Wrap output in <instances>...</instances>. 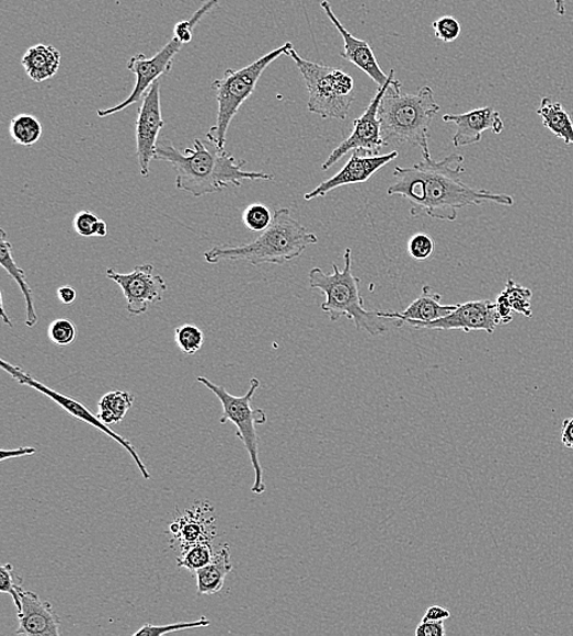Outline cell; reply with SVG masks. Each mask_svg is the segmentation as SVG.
Returning <instances> with one entry per match:
<instances>
[{
	"label": "cell",
	"instance_id": "6da1fadb",
	"mask_svg": "<svg viewBox=\"0 0 573 636\" xmlns=\"http://www.w3.org/2000/svg\"><path fill=\"white\" fill-rule=\"evenodd\" d=\"M422 161L415 166L397 167L396 182L388 189V195H399L410 204V214L417 217L426 214L431 218L454 222L465 207L493 203L512 207L514 198L506 194H494L490 190L474 189L462 182L465 158L452 154L434 161L429 146L422 148Z\"/></svg>",
	"mask_w": 573,
	"mask_h": 636
},
{
	"label": "cell",
	"instance_id": "7a4b0ae2",
	"mask_svg": "<svg viewBox=\"0 0 573 636\" xmlns=\"http://www.w3.org/2000/svg\"><path fill=\"white\" fill-rule=\"evenodd\" d=\"M156 161L171 164L176 173L175 188L202 197L230 186L241 188L245 180H273L263 172L243 171L247 161H239L210 141L195 139L193 147L180 151L172 141H158Z\"/></svg>",
	"mask_w": 573,
	"mask_h": 636
},
{
	"label": "cell",
	"instance_id": "3957f363",
	"mask_svg": "<svg viewBox=\"0 0 573 636\" xmlns=\"http://www.w3.org/2000/svg\"><path fill=\"white\" fill-rule=\"evenodd\" d=\"M317 242V236L294 219L288 208H280L274 212L272 225L256 240L245 246L211 248L205 252V260L210 264L222 261H247L253 266L284 264L300 258Z\"/></svg>",
	"mask_w": 573,
	"mask_h": 636
},
{
	"label": "cell",
	"instance_id": "277c9868",
	"mask_svg": "<svg viewBox=\"0 0 573 636\" xmlns=\"http://www.w3.org/2000/svg\"><path fill=\"white\" fill-rule=\"evenodd\" d=\"M391 79L383 100H381L378 116L381 125V136L386 145L409 144L412 146H429L431 123L440 111V105L434 100L429 87L421 88L416 93H401V82L391 69Z\"/></svg>",
	"mask_w": 573,
	"mask_h": 636
},
{
	"label": "cell",
	"instance_id": "5b68a950",
	"mask_svg": "<svg viewBox=\"0 0 573 636\" xmlns=\"http://www.w3.org/2000/svg\"><path fill=\"white\" fill-rule=\"evenodd\" d=\"M352 253V249L345 250L344 270L339 269L335 263L333 273L312 269L309 273L311 288L320 291L325 296L321 307L332 322L346 316L357 331L367 332L373 337L385 334L388 332L385 318L379 317L378 311H368L364 307V298L359 292L360 280L353 273Z\"/></svg>",
	"mask_w": 573,
	"mask_h": 636
},
{
	"label": "cell",
	"instance_id": "8992f818",
	"mask_svg": "<svg viewBox=\"0 0 573 636\" xmlns=\"http://www.w3.org/2000/svg\"><path fill=\"white\" fill-rule=\"evenodd\" d=\"M293 47L291 42H286L285 45L251 63L250 66L239 70L228 69L225 77L211 82L210 88L215 91L218 102V115L216 124L206 135L208 141L215 144L220 150H226L229 126L242 104L256 90L262 73L273 61L288 55Z\"/></svg>",
	"mask_w": 573,
	"mask_h": 636
},
{
	"label": "cell",
	"instance_id": "52a82bcc",
	"mask_svg": "<svg viewBox=\"0 0 573 636\" xmlns=\"http://www.w3.org/2000/svg\"><path fill=\"white\" fill-rule=\"evenodd\" d=\"M309 90L307 107L324 120L345 121L355 101V81L345 71L303 59L293 47L288 55Z\"/></svg>",
	"mask_w": 573,
	"mask_h": 636
},
{
	"label": "cell",
	"instance_id": "ba28073f",
	"mask_svg": "<svg viewBox=\"0 0 573 636\" xmlns=\"http://www.w3.org/2000/svg\"><path fill=\"white\" fill-rule=\"evenodd\" d=\"M199 384L206 386L218 397L222 407L221 425L232 422L238 428L237 436L242 441L250 455L254 470V482L251 491L254 495L265 492L263 469L259 457V436L256 425H264L268 421L267 413L262 409H252L251 402L260 388V379L252 378L250 389L245 396L236 397L229 394L226 387L218 386L207 377H197Z\"/></svg>",
	"mask_w": 573,
	"mask_h": 636
},
{
	"label": "cell",
	"instance_id": "9c48e42d",
	"mask_svg": "<svg viewBox=\"0 0 573 636\" xmlns=\"http://www.w3.org/2000/svg\"><path fill=\"white\" fill-rule=\"evenodd\" d=\"M0 366L5 371L7 374L12 376L18 384L21 386H27L30 388H34L39 391L41 395H44L56 402L60 408L66 410L70 413L71 417L88 423V425L98 429L99 431L107 434L113 441L118 442L123 448H125L131 455V458L137 465V468L141 472L145 480L151 479L150 472L147 470L146 465L144 464L139 453H137L134 445L130 441H127L125 438L121 436L119 433L113 431L107 423H104L99 417H95L94 413L88 409L87 407L82 406L80 401L72 399L70 397L64 396L60 391L51 389L47 387L42 382L37 381L36 378L30 376L25 370L15 366L13 364L7 363L5 360H0Z\"/></svg>",
	"mask_w": 573,
	"mask_h": 636
},
{
	"label": "cell",
	"instance_id": "30bf717a",
	"mask_svg": "<svg viewBox=\"0 0 573 636\" xmlns=\"http://www.w3.org/2000/svg\"><path fill=\"white\" fill-rule=\"evenodd\" d=\"M183 46L182 42L173 36L153 57H146L145 55L131 57L129 63H127V69L134 72L135 76V87L131 94L122 103L114 105V107L100 110L98 112L99 116L108 118V116L121 113L129 109L130 105L140 102L159 79L167 77L172 71L174 57L182 50Z\"/></svg>",
	"mask_w": 573,
	"mask_h": 636
},
{
	"label": "cell",
	"instance_id": "8fae6325",
	"mask_svg": "<svg viewBox=\"0 0 573 636\" xmlns=\"http://www.w3.org/2000/svg\"><path fill=\"white\" fill-rule=\"evenodd\" d=\"M498 325L501 320H498L496 304L490 300L458 304L451 314L432 322L397 321V327L410 326L417 331H462L463 333L483 331L490 334L495 332Z\"/></svg>",
	"mask_w": 573,
	"mask_h": 636
},
{
	"label": "cell",
	"instance_id": "7c38bea8",
	"mask_svg": "<svg viewBox=\"0 0 573 636\" xmlns=\"http://www.w3.org/2000/svg\"><path fill=\"white\" fill-rule=\"evenodd\" d=\"M107 279L118 284L126 300V310L133 316L148 311L151 304L162 302L168 292V284L162 275L154 273L153 264L145 263L130 273L107 270Z\"/></svg>",
	"mask_w": 573,
	"mask_h": 636
},
{
	"label": "cell",
	"instance_id": "4fadbf2b",
	"mask_svg": "<svg viewBox=\"0 0 573 636\" xmlns=\"http://www.w3.org/2000/svg\"><path fill=\"white\" fill-rule=\"evenodd\" d=\"M390 79L391 72L389 71L388 82L385 87L379 88L364 114L355 121L353 133L349 134L331 155H329L326 161L322 166L323 171H329V169L334 167L348 152L363 151L376 156L380 155L381 148L387 146L383 136H381V125L378 111L380 102L385 98Z\"/></svg>",
	"mask_w": 573,
	"mask_h": 636
},
{
	"label": "cell",
	"instance_id": "5bb4252c",
	"mask_svg": "<svg viewBox=\"0 0 573 636\" xmlns=\"http://www.w3.org/2000/svg\"><path fill=\"white\" fill-rule=\"evenodd\" d=\"M164 125L161 84L156 82L150 91L144 95L135 124L136 156L144 178L150 177V166L156 157L158 137Z\"/></svg>",
	"mask_w": 573,
	"mask_h": 636
},
{
	"label": "cell",
	"instance_id": "9a60e30c",
	"mask_svg": "<svg viewBox=\"0 0 573 636\" xmlns=\"http://www.w3.org/2000/svg\"><path fill=\"white\" fill-rule=\"evenodd\" d=\"M399 157L398 151H392L387 155H369L363 151H353L348 162L344 166L341 172L325 180V182L318 185L311 193L305 194L306 201H311L326 196L333 190L342 186L364 184L373 178L379 169L388 166Z\"/></svg>",
	"mask_w": 573,
	"mask_h": 636
},
{
	"label": "cell",
	"instance_id": "2e32d148",
	"mask_svg": "<svg viewBox=\"0 0 573 636\" xmlns=\"http://www.w3.org/2000/svg\"><path fill=\"white\" fill-rule=\"evenodd\" d=\"M321 7L324 10L328 19L331 20V23L335 26V29L339 31V34H341L344 39V49L341 53V56L345 60L354 64V66L359 70L366 72L367 76L373 79L379 88L385 87L389 80V73L387 76V73L381 70L373 47L368 45V42L358 39L349 34V32L341 23V20H339L333 12V8L331 3L328 2V0H323Z\"/></svg>",
	"mask_w": 573,
	"mask_h": 636
},
{
	"label": "cell",
	"instance_id": "e0dca14e",
	"mask_svg": "<svg viewBox=\"0 0 573 636\" xmlns=\"http://www.w3.org/2000/svg\"><path fill=\"white\" fill-rule=\"evenodd\" d=\"M21 602L16 635H60V618L48 601L42 600L35 592L23 591Z\"/></svg>",
	"mask_w": 573,
	"mask_h": 636
},
{
	"label": "cell",
	"instance_id": "ac0fdd59",
	"mask_svg": "<svg viewBox=\"0 0 573 636\" xmlns=\"http://www.w3.org/2000/svg\"><path fill=\"white\" fill-rule=\"evenodd\" d=\"M443 121L454 123L458 127L452 137V145L456 148L479 144L482 140V134L486 130H492L494 134H501L504 130L501 113L491 107L463 114H445Z\"/></svg>",
	"mask_w": 573,
	"mask_h": 636
},
{
	"label": "cell",
	"instance_id": "d6986e66",
	"mask_svg": "<svg viewBox=\"0 0 573 636\" xmlns=\"http://www.w3.org/2000/svg\"><path fill=\"white\" fill-rule=\"evenodd\" d=\"M456 307H458V304H442V295L433 292L429 285H424L420 298L413 302L405 311L401 314L378 311V315L385 320L432 322L448 316L456 310Z\"/></svg>",
	"mask_w": 573,
	"mask_h": 636
},
{
	"label": "cell",
	"instance_id": "ffe728a7",
	"mask_svg": "<svg viewBox=\"0 0 573 636\" xmlns=\"http://www.w3.org/2000/svg\"><path fill=\"white\" fill-rule=\"evenodd\" d=\"M210 509L204 507L196 508L195 511L194 508H191L171 525V533L179 541L182 549L194 544L205 543V541L210 543L211 537L216 534L215 527L211 525L214 519L208 522L205 516Z\"/></svg>",
	"mask_w": 573,
	"mask_h": 636
},
{
	"label": "cell",
	"instance_id": "44dd1931",
	"mask_svg": "<svg viewBox=\"0 0 573 636\" xmlns=\"http://www.w3.org/2000/svg\"><path fill=\"white\" fill-rule=\"evenodd\" d=\"M0 264L7 271V273L12 277L21 293L24 295L26 304V326L28 328H34L38 323V316L36 313L34 294H32L31 286L26 279V273L23 269L18 266V263L13 257V246L12 242L8 240V236L4 229H0Z\"/></svg>",
	"mask_w": 573,
	"mask_h": 636
},
{
	"label": "cell",
	"instance_id": "7402d4cb",
	"mask_svg": "<svg viewBox=\"0 0 573 636\" xmlns=\"http://www.w3.org/2000/svg\"><path fill=\"white\" fill-rule=\"evenodd\" d=\"M60 64V52L48 45L30 47L21 59V66L24 67L26 76L35 82H44L56 77Z\"/></svg>",
	"mask_w": 573,
	"mask_h": 636
},
{
	"label": "cell",
	"instance_id": "603a6c76",
	"mask_svg": "<svg viewBox=\"0 0 573 636\" xmlns=\"http://www.w3.org/2000/svg\"><path fill=\"white\" fill-rule=\"evenodd\" d=\"M232 570L230 547L221 545L214 560L194 572L197 580L198 595H215L225 588L226 579Z\"/></svg>",
	"mask_w": 573,
	"mask_h": 636
},
{
	"label": "cell",
	"instance_id": "cb8c5ba5",
	"mask_svg": "<svg viewBox=\"0 0 573 636\" xmlns=\"http://www.w3.org/2000/svg\"><path fill=\"white\" fill-rule=\"evenodd\" d=\"M537 114L550 133L568 146H573V122L564 105L545 98L540 101Z\"/></svg>",
	"mask_w": 573,
	"mask_h": 636
},
{
	"label": "cell",
	"instance_id": "d4e9b609",
	"mask_svg": "<svg viewBox=\"0 0 573 636\" xmlns=\"http://www.w3.org/2000/svg\"><path fill=\"white\" fill-rule=\"evenodd\" d=\"M134 396L129 391L114 390L104 395L99 402V418L107 425H115L126 417L134 405Z\"/></svg>",
	"mask_w": 573,
	"mask_h": 636
},
{
	"label": "cell",
	"instance_id": "484cf974",
	"mask_svg": "<svg viewBox=\"0 0 573 636\" xmlns=\"http://www.w3.org/2000/svg\"><path fill=\"white\" fill-rule=\"evenodd\" d=\"M44 133L41 122L31 114L15 115L9 123V134L20 146L31 147L37 144Z\"/></svg>",
	"mask_w": 573,
	"mask_h": 636
},
{
	"label": "cell",
	"instance_id": "4316f807",
	"mask_svg": "<svg viewBox=\"0 0 573 636\" xmlns=\"http://www.w3.org/2000/svg\"><path fill=\"white\" fill-rule=\"evenodd\" d=\"M214 558V549H211L210 543L205 541V543H198L183 548L182 554L176 559V564L179 568L195 572L209 565Z\"/></svg>",
	"mask_w": 573,
	"mask_h": 636
},
{
	"label": "cell",
	"instance_id": "83f0119b",
	"mask_svg": "<svg viewBox=\"0 0 573 636\" xmlns=\"http://www.w3.org/2000/svg\"><path fill=\"white\" fill-rule=\"evenodd\" d=\"M72 227L77 235L82 238H105L110 232L107 223L91 211L79 212L73 218Z\"/></svg>",
	"mask_w": 573,
	"mask_h": 636
},
{
	"label": "cell",
	"instance_id": "f1b7e54d",
	"mask_svg": "<svg viewBox=\"0 0 573 636\" xmlns=\"http://www.w3.org/2000/svg\"><path fill=\"white\" fill-rule=\"evenodd\" d=\"M175 343L185 355H195L205 343V333L195 325L175 328Z\"/></svg>",
	"mask_w": 573,
	"mask_h": 636
},
{
	"label": "cell",
	"instance_id": "f546056e",
	"mask_svg": "<svg viewBox=\"0 0 573 636\" xmlns=\"http://www.w3.org/2000/svg\"><path fill=\"white\" fill-rule=\"evenodd\" d=\"M210 621L206 617H200L198 621L193 622H176L171 624L156 625V624H145L139 631L134 633V636H161L169 633H176L188 629H198L209 627Z\"/></svg>",
	"mask_w": 573,
	"mask_h": 636
},
{
	"label": "cell",
	"instance_id": "4dcf8cb0",
	"mask_svg": "<svg viewBox=\"0 0 573 636\" xmlns=\"http://www.w3.org/2000/svg\"><path fill=\"white\" fill-rule=\"evenodd\" d=\"M504 293L508 302H511L514 313L532 317V307H530V302H532L534 296L532 292L526 288V286L508 280Z\"/></svg>",
	"mask_w": 573,
	"mask_h": 636
},
{
	"label": "cell",
	"instance_id": "1f68e13d",
	"mask_svg": "<svg viewBox=\"0 0 573 636\" xmlns=\"http://www.w3.org/2000/svg\"><path fill=\"white\" fill-rule=\"evenodd\" d=\"M274 215L271 209L262 204L249 206L242 214V222L252 231H264L272 225Z\"/></svg>",
	"mask_w": 573,
	"mask_h": 636
},
{
	"label": "cell",
	"instance_id": "d6a6232c",
	"mask_svg": "<svg viewBox=\"0 0 573 636\" xmlns=\"http://www.w3.org/2000/svg\"><path fill=\"white\" fill-rule=\"evenodd\" d=\"M77 327L68 318H58L48 327V338L57 347H68L77 339Z\"/></svg>",
	"mask_w": 573,
	"mask_h": 636
},
{
	"label": "cell",
	"instance_id": "836d02e7",
	"mask_svg": "<svg viewBox=\"0 0 573 636\" xmlns=\"http://www.w3.org/2000/svg\"><path fill=\"white\" fill-rule=\"evenodd\" d=\"M432 29L434 36L444 42V44H452L460 37L462 30L459 20L451 15H445L433 21Z\"/></svg>",
	"mask_w": 573,
	"mask_h": 636
},
{
	"label": "cell",
	"instance_id": "e575fe53",
	"mask_svg": "<svg viewBox=\"0 0 573 636\" xmlns=\"http://www.w3.org/2000/svg\"><path fill=\"white\" fill-rule=\"evenodd\" d=\"M0 591L3 593H9L15 602L18 612L21 610V593H23V588H21V578L15 576L13 565H4L0 568Z\"/></svg>",
	"mask_w": 573,
	"mask_h": 636
},
{
	"label": "cell",
	"instance_id": "d590c367",
	"mask_svg": "<svg viewBox=\"0 0 573 636\" xmlns=\"http://www.w3.org/2000/svg\"><path fill=\"white\" fill-rule=\"evenodd\" d=\"M408 250L412 259L417 261L427 260L435 250V242L428 235L420 232V235L410 239Z\"/></svg>",
	"mask_w": 573,
	"mask_h": 636
},
{
	"label": "cell",
	"instance_id": "8d00e7d4",
	"mask_svg": "<svg viewBox=\"0 0 573 636\" xmlns=\"http://www.w3.org/2000/svg\"><path fill=\"white\" fill-rule=\"evenodd\" d=\"M495 304L498 320H501V325L511 323L514 320L513 317L514 310L511 302H508L507 296L505 295L504 292L501 295H498V298Z\"/></svg>",
	"mask_w": 573,
	"mask_h": 636
},
{
	"label": "cell",
	"instance_id": "74e56055",
	"mask_svg": "<svg viewBox=\"0 0 573 636\" xmlns=\"http://www.w3.org/2000/svg\"><path fill=\"white\" fill-rule=\"evenodd\" d=\"M417 636H445L444 622H421L416 628Z\"/></svg>",
	"mask_w": 573,
	"mask_h": 636
},
{
	"label": "cell",
	"instance_id": "f35d334b",
	"mask_svg": "<svg viewBox=\"0 0 573 636\" xmlns=\"http://www.w3.org/2000/svg\"><path fill=\"white\" fill-rule=\"evenodd\" d=\"M451 617V613L442 606H431L424 614L422 622H444Z\"/></svg>",
	"mask_w": 573,
	"mask_h": 636
},
{
	"label": "cell",
	"instance_id": "ab89813d",
	"mask_svg": "<svg viewBox=\"0 0 573 636\" xmlns=\"http://www.w3.org/2000/svg\"><path fill=\"white\" fill-rule=\"evenodd\" d=\"M561 443L565 448L573 451V418L562 421Z\"/></svg>",
	"mask_w": 573,
	"mask_h": 636
},
{
	"label": "cell",
	"instance_id": "60d3db41",
	"mask_svg": "<svg viewBox=\"0 0 573 636\" xmlns=\"http://www.w3.org/2000/svg\"><path fill=\"white\" fill-rule=\"evenodd\" d=\"M37 451L34 447H21L16 450H2L0 453V461L15 459L26 457V455L35 454Z\"/></svg>",
	"mask_w": 573,
	"mask_h": 636
},
{
	"label": "cell",
	"instance_id": "b9f144b4",
	"mask_svg": "<svg viewBox=\"0 0 573 636\" xmlns=\"http://www.w3.org/2000/svg\"><path fill=\"white\" fill-rule=\"evenodd\" d=\"M58 299L66 305H71L78 298V293L76 289L71 288L69 285H64L58 289Z\"/></svg>",
	"mask_w": 573,
	"mask_h": 636
},
{
	"label": "cell",
	"instance_id": "7bdbcfd3",
	"mask_svg": "<svg viewBox=\"0 0 573 636\" xmlns=\"http://www.w3.org/2000/svg\"><path fill=\"white\" fill-rule=\"evenodd\" d=\"M0 310H2L3 322L10 327H14V325L12 323V320H10V318L8 317V315L5 313L3 292L0 293Z\"/></svg>",
	"mask_w": 573,
	"mask_h": 636
},
{
	"label": "cell",
	"instance_id": "ee69618b",
	"mask_svg": "<svg viewBox=\"0 0 573 636\" xmlns=\"http://www.w3.org/2000/svg\"><path fill=\"white\" fill-rule=\"evenodd\" d=\"M557 14L564 16L566 14V0H554Z\"/></svg>",
	"mask_w": 573,
	"mask_h": 636
}]
</instances>
